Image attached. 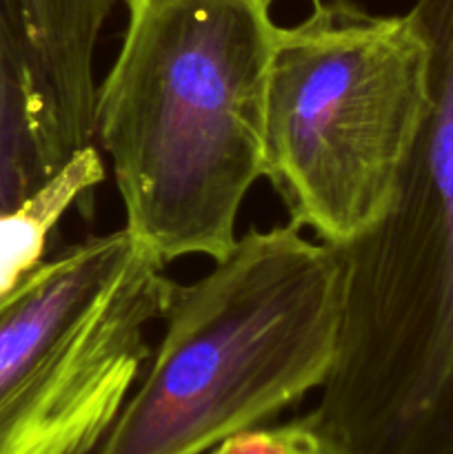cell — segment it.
Returning a JSON list of instances; mask_svg holds the SVG:
<instances>
[{
    "mask_svg": "<svg viewBox=\"0 0 453 454\" xmlns=\"http://www.w3.org/2000/svg\"><path fill=\"white\" fill-rule=\"evenodd\" d=\"M127 29L96 89L93 142L111 162L124 229L160 262L235 247L262 177L266 0H123Z\"/></svg>",
    "mask_w": 453,
    "mask_h": 454,
    "instance_id": "1",
    "label": "cell"
},
{
    "mask_svg": "<svg viewBox=\"0 0 453 454\" xmlns=\"http://www.w3.org/2000/svg\"><path fill=\"white\" fill-rule=\"evenodd\" d=\"M431 105L393 204L345 264L340 353L306 419L351 454H453V0H416Z\"/></svg>",
    "mask_w": 453,
    "mask_h": 454,
    "instance_id": "2",
    "label": "cell"
},
{
    "mask_svg": "<svg viewBox=\"0 0 453 454\" xmlns=\"http://www.w3.org/2000/svg\"><path fill=\"white\" fill-rule=\"evenodd\" d=\"M98 454H207L327 384L340 353L345 264L293 224L249 229L194 284Z\"/></svg>",
    "mask_w": 453,
    "mask_h": 454,
    "instance_id": "3",
    "label": "cell"
},
{
    "mask_svg": "<svg viewBox=\"0 0 453 454\" xmlns=\"http://www.w3.org/2000/svg\"><path fill=\"white\" fill-rule=\"evenodd\" d=\"M431 105V47L411 12L315 0L278 27L266 78L262 177L289 224L345 248L398 193Z\"/></svg>",
    "mask_w": 453,
    "mask_h": 454,
    "instance_id": "4",
    "label": "cell"
},
{
    "mask_svg": "<svg viewBox=\"0 0 453 454\" xmlns=\"http://www.w3.org/2000/svg\"><path fill=\"white\" fill-rule=\"evenodd\" d=\"M176 286L123 226L62 247L0 295V454H98Z\"/></svg>",
    "mask_w": 453,
    "mask_h": 454,
    "instance_id": "5",
    "label": "cell"
},
{
    "mask_svg": "<svg viewBox=\"0 0 453 454\" xmlns=\"http://www.w3.org/2000/svg\"><path fill=\"white\" fill-rule=\"evenodd\" d=\"M25 31L31 111L52 177L93 145V53L118 0H16Z\"/></svg>",
    "mask_w": 453,
    "mask_h": 454,
    "instance_id": "6",
    "label": "cell"
},
{
    "mask_svg": "<svg viewBox=\"0 0 453 454\" xmlns=\"http://www.w3.org/2000/svg\"><path fill=\"white\" fill-rule=\"evenodd\" d=\"M105 180V160L96 142L80 149L38 191L18 207L0 211V295L12 291L47 257L49 235L71 207L91 204Z\"/></svg>",
    "mask_w": 453,
    "mask_h": 454,
    "instance_id": "7",
    "label": "cell"
},
{
    "mask_svg": "<svg viewBox=\"0 0 453 454\" xmlns=\"http://www.w3.org/2000/svg\"><path fill=\"white\" fill-rule=\"evenodd\" d=\"M31 111L25 31L16 0H0V211L47 182Z\"/></svg>",
    "mask_w": 453,
    "mask_h": 454,
    "instance_id": "8",
    "label": "cell"
},
{
    "mask_svg": "<svg viewBox=\"0 0 453 454\" xmlns=\"http://www.w3.org/2000/svg\"><path fill=\"white\" fill-rule=\"evenodd\" d=\"M207 454H351L306 417L282 426H258L225 439Z\"/></svg>",
    "mask_w": 453,
    "mask_h": 454,
    "instance_id": "9",
    "label": "cell"
},
{
    "mask_svg": "<svg viewBox=\"0 0 453 454\" xmlns=\"http://www.w3.org/2000/svg\"><path fill=\"white\" fill-rule=\"evenodd\" d=\"M266 3H274V0H266Z\"/></svg>",
    "mask_w": 453,
    "mask_h": 454,
    "instance_id": "10",
    "label": "cell"
}]
</instances>
